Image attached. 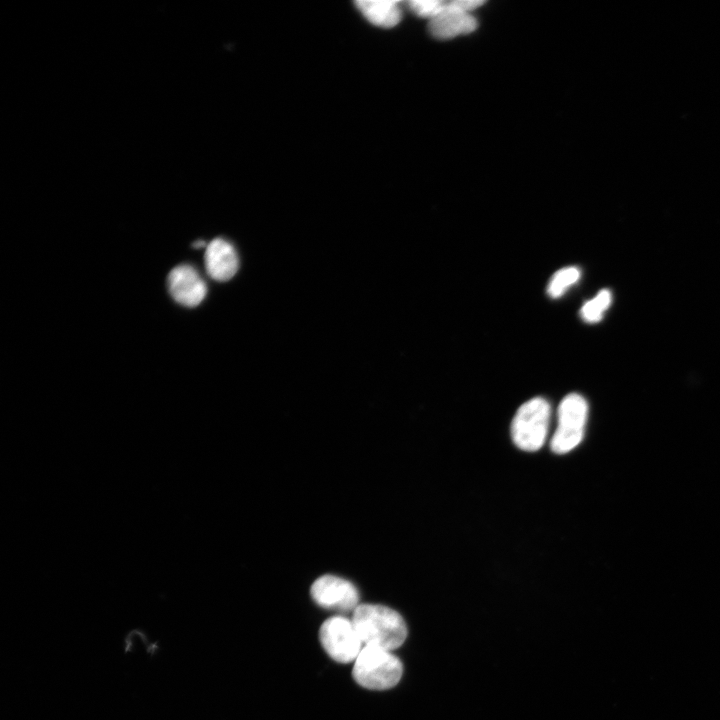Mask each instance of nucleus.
<instances>
[{
	"instance_id": "f8f14e48",
	"label": "nucleus",
	"mask_w": 720,
	"mask_h": 720,
	"mask_svg": "<svg viewBox=\"0 0 720 720\" xmlns=\"http://www.w3.org/2000/svg\"><path fill=\"white\" fill-rule=\"evenodd\" d=\"M580 276L581 272L575 266L565 267L558 270L554 273L548 283V295L552 298L562 296L569 287L579 280Z\"/></svg>"
},
{
	"instance_id": "f257e3e1",
	"label": "nucleus",
	"mask_w": 720,
	"mask_h": 720,
	"mask_svg": "<svg viewBox=\"0 0 720 720\" xmlns=\"http://www.w3.org/2000/svg\"><path fill=\"white\" fill-rule=\"evenodd\" d=\"M351 620L364 646L392 651L400 647L407 637L402 616L384 605L359 604Z\"/></svg>"
},
{
	"instance_id": "20e7f679",
	"label": "nucleus",
	"mask_w": 720,
	"mask_h": 720,
	"mask_svg": "<svg viewBox=\"0 0 720 720\" xmlns=\"http://www.w3.org/2000/svg\"><path fill=\"white\" fill-rule=\"evenodd\" d=\"M588 418V403L583 396L570 393L565 396L557 412V427L550 441L555 454H566L576 448L584 437Z\"/></svg>"
},
{
	"instance_id": "f03ea898",
	"label": "nucleus",
	"mask_w": 720,
	"mask_h": 720,
	"mask_svg": "<svg viewBox=\"0 0 720 720\" xmlns=\"http://www.w3.org/2000/svg\"><path fill=\"white\" fill-rule=\"evenodd\" d=\"M402 673V663L392 651L374 646L363 647L352 670L355 681L372 690L394 687L400 681Z\"/></svg>"
},
{
	"instance_id": "0eeeda50",
	"label": "nucleus",
	"mask_w": 720,
	"mask_h": 720,
	"mask_svg": "<svg viewBox=\"0 0 720 720\" xmlns=\"http://www.w3.org/2000/svg\"><path fill=\"white\" fill-rule=\"evenodd\" d=\"M168 289L172 298L186 307L198 306L206 297L207 285L191 265L181 264L168 275Z\"/></svg>"
},
{
	"instance_id": "423d86ee",
	"label": "nucleus",
	"mask_w": 720,
	"mask_h": 720,
	"mask_svg": "<svg viewBox=\"0 0 720 720\" xmlns=\"http://www.w3.org/2000/svg\"><path fill=\"white\" fill-rule=\"evenodd\" d=\"M310 593L319 606L327 609L353 612L359 605L357 588L339 576H320L311 585Z\"/></svg>"
},
{
	"instance_id": "6e6552de",
	"label": "nucleus",
	"mask_w": 720,
	"mask_h": 720,
	"mask_svg": "<svg viewBox=\"0 0 720 720\" xmlns=\"http://www.w3.org/2000/svg\"><path fill=\"white\" fill-rule=\"evenodd\" d=\"M476 27L477 21L467 11L463 0L446 2L443 11L429 22V32L441 40L471 33Z\"/></svg>"
},
{
	"instance_id": "ddd939ff",
	"label": "nucleus",
	"mask_w": 720,
	"mask_h": 720,
	"mask_svg": "<svg viewBox=\"0 0 720 720\" xmlns=\"http://www.w3.org/2000/svg\"><path fill=\"white\" fill-rule=\"evenodd\" d=\"M407 5L417 16L431 20L443 11L446 2L440 0H412Z\"/></svg>"
},
{
	"instance_id": "9b49d317",
	"label": "nucleus",
	"mask_w": 720,
	"mask_h": 720,
	"mask_svg": "<svg viewBox=\"0 0 720 720\" xmlns=\"http://www.w3.org/2000/svg\"><path fill=\"white\" fill-rule=\"evenodd\" d=\"M611 303V291L609 289H602L593 298L583 304L580 309L581 318L588 323L599 322Z\"/></svg>"
},
{
	"instance_id": "7ed1b4c3",
	"label": "nucleus",
	"mask_w": 720,
	"mask_h": 720,
	"mask_svg": "<svg viewBox=\"0 0 720 720\" xmlns=\"http://www.w3.org/2000/svg\"><path fill=\"white\" fill-rule=\"evenodd\" d=\"M551 417L549 402L535 397L522 404L512 420L511 436L521 450L534 452L545 443Z\"/></svg>"
},
{
	"instance_id": "39448f33",
	"label": "nucleus",
	"mask_w": 720,
	"mask_h": 720,
	"mask_svg": "<svg viewBox=\"0 0 720 720\" xmlns=\"http://www.w3.org/2000/svg\"><path fill=\"white\" fill-rule=\"evenodd\" d=\"M319 637L327 654L339 663L355 661L364 647L352 620L343 616L325 620Z\"/></svg>"
},
{
	"instance_id": "4468645a",
	"label": "nucleus",
	"mask_w": 720,
	"mask_h": 720,
	"mask_svg": "<svg viewBox=\"0 0 720 720\" xmlns=\"http://www.w3.org/2000/svg\"><path fill=\"white\" fill-rule=\"evenodd\" d=\"M204 245H205L204 241H198L197 243H194L195 248H199V247L201 248Z\"/></svg>"
},
{
	"instance_id": "1a4fd4ad",
	"label": "nucleus",
	"mask_w": 720,
	"mask_h": 720,
	"mask_svg": "<svg viewBox=\"0 0 720 720\" xmlns=\"http://www.w3.org/2000/svg\"><path fill=\"white\" fill-rule=\"evenodd\" d=\"M204 260L208 275L220 282L230 280L239 268V259L235 248L222 238L213 239L206 246Z\"/></svg>"
},
{
	"instance_id": "9d476101",
	"label": "nucleus",
	"mask_w": 720,
	"mask_h": 720,
	"mask_svg": "<svg viewBox=\"0 0 720 720\" xmlns=\"http://www.w3.org/2000/svg\"><path fill=\"white\" fill-rule=\"evenodd\" d=\"M359 11L372 24L383 28H391L401 19V9L394 0H358L355 2Z\"/></svg>"
}]
</instances>
